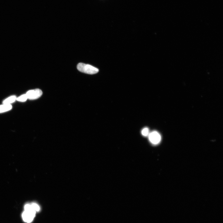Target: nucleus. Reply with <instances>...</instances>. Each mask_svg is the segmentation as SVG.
Returning a JSON list of instances; mask_svg holds the SVG:
<instances>
[{
	"label": "nucleus",
	"instance_id": "nucleus-1",
	"mask_svg": "<svg viewBox=\"0 0 223 223\" xmlns=\"http://www.w3.org/2000/svg\"><path fill=\"white\" fill-rule=\"evenodd\" d=\"M77 69L81 72L90 74H96L98 72V69L89 64L80 63L77 66Z\"/></svg>",
	"mask_w": 223,
	"mask_h": 223
},
{
	"label": "nucleus",
	"instance_id": "nucleus-2",
	"mask_svg": "<svg viewBox=\"0 0 223 223\" xmlns=\"http://www.w3.org/2000/svg\"><path fill=\"white\" fill-rule=\"evenodd\" d=\"M36 213L33 210H24L22 215L23 220L27 223L31 222L35 216Z\"/></svg>",
	"mask_w": 223,
	"mask_h": 223
},
{
	"label": "nucleus",
	"instance_id": "nucleus-3",
	"mask_svg": "<svg viewBox=\"0 0 223 223\" xmlns=\"http://www.w3.org/2000/svg\"><path fill=\"white\" fill-rule=\"evenodd\" d=\"M26 94L28 99L34 100L40 98L42 96L43 92L40 89H36L29 90L27 92Z\"/></svg>",
	"mask_w": 223,
	"mask_h": 223
},
{
	"label": "nucleus",
	"instance_id": "nucleus-4",
	"mask_svg": "<svg viewBox=\"0 0 223 223\" xmlns=\"http://www.w3.org/2000/svg\"><path fill=\"white\" fill-rule=\"evenodd\" d=\"M148 136L150 141L154 145L158 144L161 141V136L158 132L153 131L151 132Z\"/></svg>",
	"mask_w": 223,
	"mask_h": 223
},
{
	"label": "nucleus",
	"instance_id": "nucleus-5",
	"mask_svg": "<svg viewBox=\"0 0 223 223\" xmlns=\"http://www.w3.org/2000/svg\"><path fill=\"white\" fill-rule=\"evenodd\" d=\"M12 108V106L11 104H3L0 105V113L9 111Z\"/></svg>",
	"mask_w": 223,
	"mask_h": 223
},
{
	"label": "nucleus",
	"instance_id": "nucleus-6",
	"mask_svg": "<svg viewBox=\"0 0 223 223\" xmlns=\"http://www.w3.org/2000/svg\"><path fill=\"white\" fill-rule=\"evenodd\" d=\"M17 97L15 96H12L5 99L3 101V104H11L16 100Z\"/></svg>",
	"mask_w": 223,
	"mask_h": 223
},
{
	"label": "nucleus",
	"instance_id": "nucleus-7",
	"mask_svg": "<svg viewBox=\"0 0 223 223\" xmlns=\"http://www.w3.org/2000/svg\"><path fill=\"white\" fill-rule=\"evenodd\" d=\"M28 99L26 94H23L17 98L16 100L20 102H25Z\"/></svg>",
	"mask_w": 223,
	"mask_h": 223
},
{
	"label": "nucleus",
	"instance_id": "nucleus-8",
	"mask_svg": "<svg viewBox=\"0 0 223 223\" xmlns=\"http://www.w3.org/2000/svg\"><path fill=\"white\" fill-rule=\"evenodd\" d=\"M31 204L33 209L36 212L40 211V207L39 205L38 204L35 203H31Z\"/></svg>",
	"mask_w": 223,
	"mask_h": 223
},
{
	"label": "nucleus",
	"instance_id": "nucleus-9",
	"mask_svg": "<svg viewBox=\"0 0 223 223\" xmlns=\"http://www.w3.org/2000/svg\"><path fill=\"white\" fill-rule=\"evenodd\" d=\"M149 133V129L147 127L145 128H144L142 129L141 131L142 135L144 136H148Z\"/></svg>",
	"mask_w": 223,
	"mask_h": 223
}]
</instances>
